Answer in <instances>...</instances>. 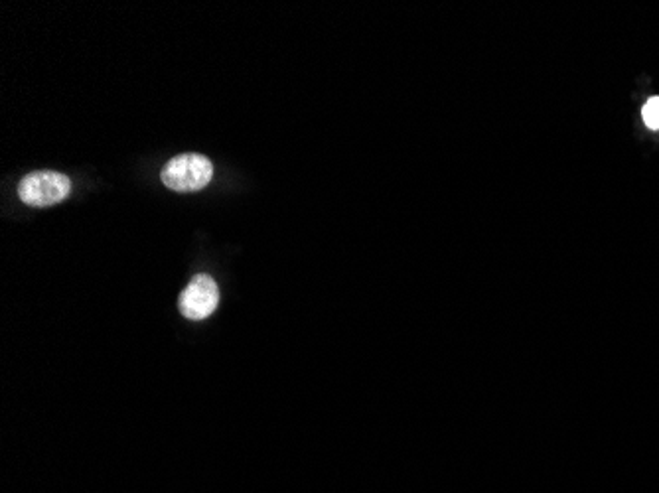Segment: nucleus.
<instances>
[{
    "instance_id": "f257e3e1",
    "label": "nucleus",
    "mask_w": 659,
    "mask_h": 493,
    "mask_svg": "<svg viewBox=\"0 0 659 493\" xmlns=\"http://www.w3.org/2000/svg\"><path fill=\"white\" fill-rule=\"evenodd\" d=\"M166 188L180 192V194H192L204 190L212 178H214V164L208 156L188 152L174 156L160 174Z\"/></svg>"
},
{
    "instance_id": "f03ea898",
    "label": "nucleus",
    "mask_w": 659,
    "mask_h": 493,
    "mask_svg": "<svg viewBox=\"0 0 659 493\" xmlns=\"http://www.w3.org/2000/svg\"><path fill=\"white\" fill-rule=\"evenodd\" d=\"M72 192V180L66 174L38 170L24 176L18 184V196L26 206L50 208L64 202Z\"/></svg>"
},
{
    "instance_id": "7ed1b4c3",
    "label": "nucleus",
    "mask_w": 659,
    "mask_h": 493,
    "mask_svg": "<svg viewBox=\"0 0 659 493\" xmlns=\"http://www.w3.org/2000/svg\"><path fill=\"white\" fill-rule=\"evenodd\" d=\"M220 304L218 282L210 275H196L190 284L182 290L178 306L184 318L188 320H206L210 318Z\"/></svg>"
},
{
    "instance_id": "20e7f679",
    "label": "nucleus",
    "mask_w": 659,
    "mask_h": 493,
    "mask_svg": "<svg viewBox=\"0 0 659 493\" xmlns=\"http://www.w3.org/2000/svg\"><path fill=\"white\" fill-rule=\"evenodd\" d=\"M642 115H644V123H646L652 131H659V97H654V99H650V101L646 103Z\"/></svg>"
}]
</instances>
